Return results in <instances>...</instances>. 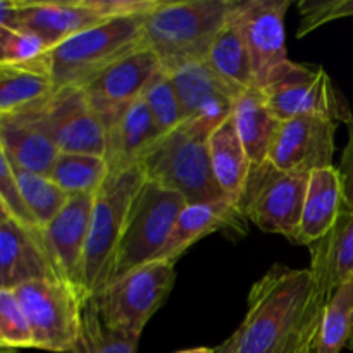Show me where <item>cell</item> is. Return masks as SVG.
I'll list each match as a JSON object with an SVG mask.
<instances>
[{"label":"cell","instance_id":"6da1fadb","mask_svg":"<svg viewBox=\"0 0 353 353\" xmlns=\"http://www.w3.org/2000/svg\"><path fill=\"white\" fill-rule=\"evenodd\" d=\"M326 303L309 268L274 264L252 286L231 353H312Z\"/></svg>","mask_w":353,"mask_h":353},{"label":"cell","instance_id":"7a4b0ae2","mask_svg":"<svg viewBox=\"0 0 353 353\" xmlns=\"http://www.w3.org/2000/svg\"><path fill=\"white\" fill-rule=\"evenodd\" d=\"M236 6V0H161L143 19V45L165 72L205 61Z\"/></svg>","mask_w":353,"mask_h":353},{"label":"cell","instance_id":"3957f363","mask_svg":"<svg viewBox=\"0 0 353 353\" xmlns=\"http://www.w3.org/2000/svg\"><path fill=\"white\" fill-rule=\"evenodd\" d=\"M145 16L107 19L50 48L48 72L54 90L83 88L114 62L143 48Z\"/></svg>","mask_w":353,"mask_h":353},{"label":"cell","instance_id":"277c9868","mask_svg":"<svg viewBox=\"0 0 353 353\" xmlns=\"http://www.w3.org/2000/svg\"><path fill=\"white\" fill-rule=\"evenodd\" d=\"M145 179L143 168L138 164L109 172L102 188L95 193L83 259V290L86 295H97L112 279L114 261L128 212Z\"/></svg>","mask_w":353,"mask_h":353},{"label":"cell","instance_id":"5b68a950","mask_svg":"<svg viewBox=\"0 0 353 353\" xmlns=\"http://www.w3.org/2000/svg\"><path fill=\"white\" fill-rule=\"evenodd\" d=\"M145 178L179 193L188 203L228 199L210 168L209 137L188 124L165 133L141 159Z\"/></svg>","mask_w":353,"mask_h":353},{"label":"cell","instance_id":"8992f818","mask_svg":"<svg viewBox=\"0 0 353 353\" xmlns=\"http://www.w3.org/2000/svg\"><path fill=\"white\" fill-rule=\"evenodd\" d=\"M186 203L179 193L145 179L131 202L110 283L157 259Z\"/></svg>","mask_w":353,"mask_h":353},{"label":"cell","instance_id":"52a82bcc","mask_svg":"<svg viewBox=\"0 0 353 353\" xmlns=\"http://www.w3.org/2000/svg\"><path fill=\"white\" fill-rule=\"evenodd\" d=\"M307 179L309 176L279 171L269 161L252 165L236 200L238 209L259 230L299 243Z\"/></svg>","mask_w":353,"mask_h":353},{"label":"cell","instance_id":"ba28073f","mask_svg":"<svg viewBox=\"0 0 353 353\" xmlns=\"http://www.w3.org/2000/svg\"><path fill=\"white\" fill-rule=\"evenodd\" d=\"M174 265L169 261L147 262L93 295L103 323L114 331L140 338L174 286Z\"/></svg>","mask_w":353,"mask_h":353},{"label":"cell","instance_id":"9c48e42d","mask_svg":"<svg viewBox=\"0 0 353 353\" xmlns=\"http://www.w3.org/2000/svg\"><path fill=\"white\" fill-rule=\"evenodd\" d=\"M269 110L276 121L316 116L348 124L353 114L330 74L321 65L288 61L262 88Z\"/></svg>","mask_w":353,"mask_h":353},{"label":"cell","instance_id":"30bf717a","mask_svg":"<svg viewBox=\"0 0 353 353\" xmlns=\"http://www.w3.org/2000/svg\"><path fill=\"white\" fill-rule=\"evenodd\" d=\"M30 324L33 348L65 353L78 336L88 295L62 279H40L14 290Z\"/></svg>","mask_w":353,"mask_h":353},{"label":"cell","instance_id":"8fae6325","mask_svg":"<svg viewBox=\"0 0 353 353\" xmlns=\"http://www.w3.org/2000/svg\"><path fill=\"white\" fill-rule=\"evenodd\" d=\"M38 116L62 154L105 155V128L83 88L54 90L37 103Z\"/></svg>","mask_w":353,"mask_h":353},{"label":"cell","instance_id":"7c38bea8","mask_svg":"<svg viewBox=\"0 0 353 353\" xmlns=\"http://www.w3.org/2000/svg\"><path fill=\"white\" fill-rule=\"evenodd\" d=\"M290 3V0H247L238 2L234 9L250 54L254 86L259 90L290 61L285 34V16Z\"/></svg>","mask_w":353,"mask_h":353},{"label":"cell","instance_id":"4fadbf2b","mask_svg":"<svg viewBox=\"0 0 353 353\" xmlns=\"http://www.w3.org/2000/svg\"><path fill=\"white\" fill-rule=\"evenodd\" d=\"M338 123L316 116H300L278 123L268 161L290 174L309 176L317 169L331 168Z\"/></svg>","mask_w":353,"mask_h":353},{"label":"cell","instance_id":"5bb4252c","mask_svg":"<svg viewBox=\"0 0 353 353\" xmlns=\"http://www.w3.org/2000/svg\"><path fill=\"white\" fill-rule=\"evenodd\" d=\"M169 76L181 102L185 124L205 137L233 117L236 99L245 92L219 78L205 61L183 65Z\"/></svg>","mask_w":353,"mask_h":353},{"label":"cell","instance_id":"9a60e30c","mask_svg":"<svg viewBox=\"0 0 353 353\" xmlns=\"http://www.w3.org/2000/svg\"><path fill=\"white\" fill-rule=\"evenodd\" d=\"M159 71V59L150 48L143 47L114 62L83 86L90 105L99 114L105 130L143 95Z\"/></svg>","mask_w":353,"mask_h":353},{"label":"cell","instance_id":"2e32d148","mask_svg":"<svg viewBox=\"0 0 353 353\" xmlns=\"http://www.w3.org/2000/svg\"><path fill=\"white\" fill-rule=\"evenodd\" d=\"M95 195L69 196L61 212L41 230L45 247L61 279L83 290V259Z\"/></svg>","mask_w":353,"mask_h":353},{"label":"cell","instance_id":"e0dca14e","mask_svg":"<svg viewBox=\"0 0 353 353\" xmlns=\"http://www.w3.org/2000/svg\"><path fill=\"white\" fill-rule=\"evenodd\" d=\"M40 279H61L41 231L16 219L3 223L0 226V290H16Z\"/></svg>","mask_w":353,"mask_h":353},{"label":"cell","instance_id":"ac0fdd59","mask_svg":"<svg viewBox=\"0 0 353 353\" xmlns=\"http://www.w3.org/2000/svg\"><path fill=\"white\" fill-rule=\"evenodd\" d=\"M37 103L0 116V145L14 168L48 176L61 152L38 116Z\"/></svg>","mask_w":353,"mask_h":353},{"label":"cell","instance_id":"d6986e66","mask_svg":"<svg viewBox=\"0 0 353 353\" xmlns=\"http://www.w3.org/2000/svg\"><path fill=\"white\" fill-rule=\"evenodd\" d=\"M107 17L93 0H64V2H23L19 0L14 30H26L38 34L50 48L68 38L97 26Z\"/></svg>","mask_w":353,"mask_h":353},{"label":"cell","instance_id":"ffe728a7","mask_svg":"<svg viewBox=\"0 0 353 353\" xmlns=\"http://www.w3.org/2000/svg\"><path fill=\"white\" fill-rule=\"evenodd\" d=\"M217 231H231L233 234L247 233V219L241 216L233 200L186 203L176 219L171 236L155 261L176 262L192 245Z\"/></svg>","mask_w":353,"mask_h":353},{"label":"cell","instance_id":"44dd1931","mask_svg":"<svg viewBox=\"0 0 353 353\" xmlns=\"http://www.w3.org/2000/svg\"><path fill=\"white\" fill-rule=\"evenodd\" d=\"M310 268L317 290L326 300L353 281V210L345 209L321 240L309 245Z\"/></svg>","mask_w":353,"mask_h":353},{"label":"cell","instance_id":"7402d4cb","mask_svg":"<svg viewBox=\"0 0 353 353\" xmlns=\"http://www.w3.org/2000/svg\"><path fill=\"white\" fill-rule=\"evenodd\" d=\"M162 137L145 100L138 99L105 130V159L109 172L138 165L148 148Z\"/></svg>","mask_w":353,"mask_h":353},{"label":"cell","instance_id":"603a6c76","mask_svg":"<svg viewBox=\"0 0 353 353\" xmlns=\"http://www.w3.org/2000/svg\"><path fill=\"white\" fill-rule=\"evenodd\" d=\"M347 209L343 178L338 168L317 169L307 179L299 243L309 247L321 240L336 224L338 217Z\"/></svg>","mask_w":353,"mask_h":353},{"label":"cell","instance_id":"cb8c5ba5","mask_svg":"<svg viewBox=\"0 0 353 353\" xmlns=\"http://www.w3.org/2000/svg\"><path fill=\"white\" fill-rule=\"evenodd\" d=\"M231 119L250 159V164H264L268 161L269 145L279 121H276L269 110L262 90L255 86L245 90L236 99Z\"/></svg>","mask_w":353,"mask_h":353},{"label":"cell","instance_id":"d4e9b609","mask_svg":"<svg viewBox=\"0 0 353 353\" xmlns=\"http://www.w3.org/2000/svg\"><path fill=\"white\" fill-rule=\"evenodd\" d=\"M209 155L216 183L224 195L236 203L252 164L243 143L238 138L233 119L226 121L223 126L210 133Z\"/></svg>","mask_w":353,"mask_h":353},{"label":"cell","instance_id":"484cf974","mask_svg":"<svg viewBox=\"0 0 353 353\" xmlns=\"http://www.w3.org/2000/svg\"><path fill=\"white\" fill-rule=\"evenodd\" d=\"M214 72L238 90L254 86V72L247 43L241 34L234 10L217 37L214 38L205 59Z\"/></svg>","mask_w":353,"mask_h":353},{"label":"cell","instance_id":"4316f807","mask_svg":"<svg viewBox=\"0 0 353 353\" xmlns=\"http://www.w3.org/2000/svg\"><path fill=\"white\" fill-rule=\"evenodd\" d=\"M54 92L48 62L0 64V116L26 109Z\"/></svg>","mask_w":353,"mask_h":353},{"label":"cell","instance_id":"83f0119b","mask_svg":"<svg viewBox=\"0 0 353 353\" xmlns=\"http://www.w3.org/2000/svg\"><path fill=\"white\" fill-rule=\"evenodd\" d=\"M140 338L119 333L103 323L93 295L83 302L78 336L65 353H137Z\"/></svg>","mask_w":353,"mask_h":353},{"label":"cell","instance_id":"f1b7e54d","mask_svg":"<svg viewBox=\"0 0 353 353\" xmlns=\"http://www.w3.org/2000/svg\"><path fill=\"white\" fill-rule=\"evenodd\" d=\"M109 176L105 159L86 154H59L48 178L69 196L95 195Z\"/></svg>","mask_w":353,"mask_h":353},{"label":"cell","instance_id":"f546056e","mask_svg":"<svg viewBox=\"0 0 353 353\" xmlns=\"http://www.w3.org/2000/svg\"><path fill=\"white\" fill-rule=\"evenodd\" d=\"M353 340V281L340 286L327 300L312 353H340Z\"/></svg>","mask_w":353,"mask_h":353},{"label":"cell","instance_id":"4dcf8cb0","mask_svg":"<svg viewBox=\"0 0 353 353\" xmlns=\"http://www.w3.org/2000/svg\"><path fill=\"white\" fill-rule=\"evenodd\" d=\"M16 169V181L19 195L28 212L40 230H43L68 203L69 195L62 192L48 176Z\"/></svg>","mask_w":353,"mask_h":353},{"label":"cell","instance_id":"1f68e13d","mask_svg":"<svg viewBox=\"0 0 353 353\" xmlns=\"http://www.w3.org/2000/svg\"><path fill=\"white\" fill-rule=\"evenodd\" d=\"M141 99L145 100V103L150 109L152 116H154L162 134L171 133L176 128L185 124V114H183L181 102H179V97L176 93L169 72L161 69L152 78V81L148 83Z\"/></svg>","mask_w":353,"mask_h":353},{"label":"cell","instance_id":"d6a6232c","mask_svg":"<svg viewBox=\"0 0 353 353\" xmlns=\"http://www.w3.org/2000/svg\"><path fill=\"white\" fill-rule=\"evenodd\" d=\"M16 348H33V336L14 290H0V350Z\"/></svg>","mask_w":353,"mask_h":353},{"label":"cell","instance_id":"836d02e7","mask_svg":"<svg viewBox=\"0 0 353 353\" xmlns=\"http://www.w3.org/2000/svg\"><path fill=\"white\" fill-rule=\"evenodd\" d=\"M50 47L38 34L26 30H12L2 47L0 64H38L48 62Z\"/></svg>","mask_w":353,"mask_h":353},{"label":"cell","instance_id":"e575fe53","mask_svg":"<svg viewBox=\"0 0 353 353\" xmlns=\"http://www.w3.org/2000/svg\"><path fill=\"white\" fill-rule=\"evenodd\" d=\"M300 26L296 37L302 38L323 24L353 16V0H303L299 3Z\"/></svg>","mask_w":353,"mask_h":353},{"label":"cell","instance_id":"d590c367","mask_svg":"<svg viewBox=\"0 0 353 353\" xmlns=\"http://www.w3.org/2000/svg\"><path fill=\"white\" fill-rule=\"evenodd\" d=\"M0 199L3 200V203L7 205V209H9L10 216L14 219L19 221L21 224H24L28 228L40 230L37 226V223L33 221V217H31V214L28 212L26 205L23 203V199L19 195V188H17L16 169H14L12 162L9 161V157L3 152L2 145H0Z\"/></svg>","mask_w":353,"mask_h":353},{"label":"cell","instance_id":"8d00e7d4","mask_svg":"<svg viewBox=\"0 0 353 353\" xmlns=\"http://www.w3.org/2000/svg\"><path fill=\"white\" fill-rule=\"evenodd\" d=\"M348 126V143L345 147L343 155H341L340 162V171L341 178H343V186H345V199H347V207L352 209L353 207V117Z\"/></svg>","mask_w":353,"mask_h":353},{"label":"cell","instance_id":"74e56055","mask_svg":"<svg viewBox=\"0 0 353 353\" xmlns=\"http://www.w3.org/2000/svg\"><path fill=\"white\" fill-rule=\"evenodd\" d=\"M19 12V0H0V24L14 30Z\"/></svg>","mask_w":353,"mask_h":353},{"label":"cell","instance_id":"f35d334b","mask_svg":"<svg viewBox=\"0 0 353 353\" xmlns=\"http://www.w3.org/2000/svg\"><path fill=\"white\" fill-rule=\"evenodd\" d=\"M233 343H234V338H233V334H231V336L228 338V340L224 341L223 345H219V347H217V348H214V353H231Z\"/></svg>","mask_w":353,"mask_h":353},{"label":"cell","instance_id":"ab89813d","mask_svg":"<svg viewBox=\"0 0 353 353\" xmlns=\"http://www.w3.org/2000/svg\"><path fill=\"white\" fill-rule=\"evenodd\" d=\"M10 219H14V217L10 216L9 209H7V205L3 203V200L0 199V226H2L3 223H7V221H10Z\"/></svg>","mask_w":353,"mask_h":353},{"label":"cell","instance_id":"60d3db41","mask_svg":"<svg viewBox=\"0 0 353 353\" xmlns=\"http://www.w3.org/2000/svg\"><path fill=\"white\" fill-rule=\"evenodd\" d=\"M176 353H214V348H205V347H196V348H188V350H181Z\"/></svg>","mask_w":353,"mask_h":353},{"label":"cell","instance_id":"b9f144b4","mask_svg":"<svg viewBox=\"0 0 353 353\" xmlns=\"http://www.w3.org/2000/svg\"><path fill=\"white\" fill-rule=\"evenodd\" d=\"M350 348L353 350V340H352V343H350Z\"/></svg>","mask_w":353,"mask_h":353},{"label":"cell","instance_id":"7bdbcfd3","mask_svg":"<svg viewBox=\"0 0 353 353\" xmlns=\"http://www.w3.org/2000/svg\"><path fill=\"white\" fill-rule=\"evenodd\" d=\"M352 210H353V207H352Z\"/></svg>","mask_w":353,"mask_h":353}]
</instances>
